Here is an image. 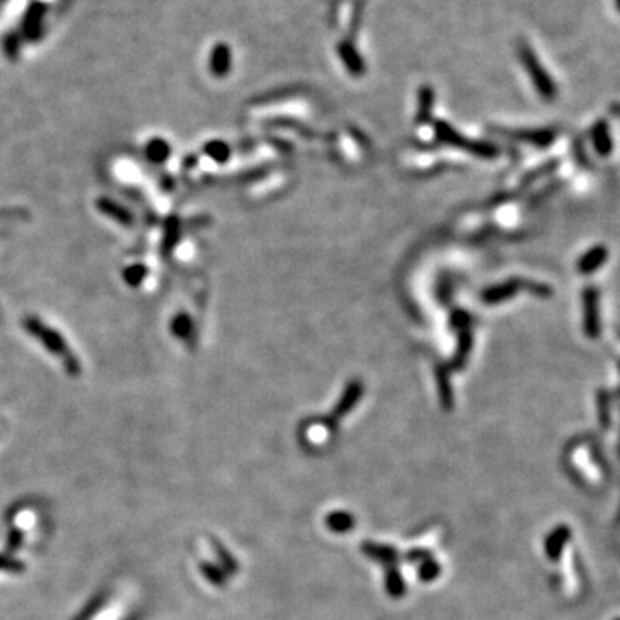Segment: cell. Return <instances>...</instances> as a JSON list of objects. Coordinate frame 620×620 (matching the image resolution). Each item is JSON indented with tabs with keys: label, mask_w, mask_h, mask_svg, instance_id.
<instances>
[{
	"label": "cell",
	"mask_w": 620,
	"mask_h": 620,
	"mask_svg": "<svg viewBox=\"0 0 620 620\" xmlns=\"http://www.w3.org/2000/svg\"><path fill=\"white\" fill-rule=\"evenodd\" d=\"M517 55L519 61L522 62L527 74H529L534 88H536L538 94L541 95V99L547 100V102H553V100L556 99V94H558L555 81H553V78L547 73V69H545V66L541 64V61L538 59V55L534 54L533 48L529 47V43L519 42Z\"/></svg>",
	"instance_id": "2"
},
{
	"label": "cell",
	"mask_w": 620,
	"mask_h": 620,
	"mask_svg": "<svg viewBox=\"0 0 620 620\" xmlns=\"http://www.w3.org/2000/svg\"><path fill=\"white\" fill-rule=\"evenodd\" d=\"M598 412H600L601 426L610 424V396L608 393H598Z\"/></svg>",
	"instance_id": "19"
},
{
	"label": "cell",
	"mask_w": 620,
	"mask_h": 620,
	"mask_svg": "<svg viewBox=\"0 0 620 620\" xmlns=\"http://www.w3.org/2000/svg\"><path fill=\"white\" fill-rule=\"evenodd\" d=\"M0 570H7V572H23L24 563L16 558H10L9 555H0Z\"/></svg>",
	"instance_id": "21"
},
{
	"label": "cell",
	"mask_w": 620,
	"mask_h": 620,
	"mask_svg": "<svg viewBox=\"0 0 620 620\" xmlns=\"http://www.w3.org/2000/svg\"><path fill=\"white\" fill-rule=\"evenodd\" d=\"M591 142L600 157H610L612 152H614V140H612L610 126H608L607 121L600 120L593 124Z\"/></svg>",
	"instance_id": "8"
},
{
	"label": "cell",
	"mask_w": 620,
	"mask_h": 620,
	"mask_svg": "<svg viewBox=\"0 0 620 620\" xmlns=\"http://www.w3.org/2000/svg\"><path fill=\"white\" fill-rule=\"evenodd\" d=\"M203 152H206V155H209V157L215 162H226L229 159V154H231V148L228 147V143L219 142V140H212V142L206 143Z\"/></svg>",
	"instance_id": "18"
},
{
	"label": "cell",
	"mask_w": 620,
	"mask_h": 620,
	"mask_svg": "<svg viewBox=\"0 0 620 620\" xmlns=\"http://www.w3.org/2000/svg\"><path fill=\"white\" fill-rule=\"evenodd\" d=\"M21 543H23V534H21V531L17 529L10 531L9 538H7V551L14 553L21 547Z\"/></svg>",
	"instance_id": "22"
},
{
	"label": "cell",
	"mask_w": 620,
	"mask_h": 620,
	"mask_svg": "<svg viewBox=\"0 0 620 620\" xmlns=\"http://www.w3.org/2000/svg\"><path fill=\"white\" fill-rule=\"evenodd\" d=\"M582 329L589 340H598L601 334L600 291L596 287H586L582 291Z\"/></svg>",
	"instance_id": "5"
},
{
	"label": "cell",
	"mask_w": 620,
	"mask_h": 620,
	"mask_svg": "<svg viewBox=\"0 0 620 620\" xmlns=\"http://www.w3.org/2000/svg\"><path fill=\"white\" fill-rule=\"evenodd\" d=\"M181 238V226L176 217H169L164 224V238H162V252L169 255Z\"/></svg>",
	"instance_id": "15"
},
{
	"label": "cell",
	"mask_w": 620,
	"mask_h": 620,
	"mask_svg": "<svg viewBox=\"0 0 620 620\" xmlns=\"http://www.w3.org/2000/svg\"><path fill=\"white\" fill-rule=\"evenodd\" d=\"M608 261V248L603 245H596V247L589 248L577 262V271L581 274H591L596 273L605 262Z\"/></svg>",
	"instance_id": "9"
},
{
	"label": "cell",
	"mask_w": 620,
	"mask_h": 620,
	"mask_svg": "<svg viewBox=\"0 0 620 620\" xmlns=\"http://www.w3.org/2000/svg\"><path fill=\"white\" fill-rule=\"evenodd\" d=\"M145 154H147L148 161L154 162V164H164L171 155V147L164 138H159L157 136V138H152L147 143Z\"/></svg>",
	"instance_id": "14"
},
{
	"label": "cell",
	"mask_w": 620,
	"mask_h": 620,
	"mask_svg": "<svg viewBox=\"0 0 620 620\" xmlns=\"http://www.w3.org/2000/svg\"><path fill=\"white\" fill-rule=\"evenodd\" d=\"M103 603H106V596L95 598V600L92 601V603L88 605V607L85 608V610L81 612L80 615H78L76 620H92V619H94V615L99 614L100 608L103 607Z\"/></svg>",
	"instance_id": "20"
},
{
	"label": "cell",
	"mask_w": 620,
	"mask_h": 620,
	"mask_svg": "<svg viewBox=\"0 0 620 620\" xmlns=\"http://www.w3.org/2000/svg\"><path fill=\"white\" fill-rule=\"evenodd\" d=\"M615 2V7H617V10L620 13V0H614Z\"/></svg>",
	"instance_id": "23"
},
{
	"label": "cell",
	"mask_w": 620,
	"mask_h": 620,
	"mask_svg": "<svg viewBox=\"0 0 620 620\" xmlns=\"http://www.w3.org/2000/svg\"><path fill=\"white\" fill-rule=\"evenodd\" d=\"M193 331H195V322H193L190 314H187V312H180V314L174 315V319L171 321V333H173L178 340H190Z\"/></svg>",
	"instance_id": "13"
},
{
	"label": "cell",
	"mask_w": 620,
	"mask_h": 620,
	"mask_svg": "<svg viewBox=\"0 0 620 620\" xmlns=\"http://www.w3.org/2000/svg\"><path fill=\"white\" fill-rule=\"evenodd\" d=\"M434 131H436L438 140H441L443 143L448 145H454L456 148H463V150H469L470 154H476L479 157H496L500 154L498 148L491 143H486V142H474V140L466 138V136L459 135L454 128H452L448 122L445 121H438L434 124Z\"/></svg>",
	"instance_id": "4"
},
{
	"label": "cell",
	"mask_w": 620,
	"mask_h": 620,
	"mask_svg": "<svg viewBox=\"0 0 620 620\" xmlns=\"http://www.w3.org/2000/svg\"><path fill=\"white\" fill-rule=\"evenodd\" d=\"M470 347H473V338H470V329L462 328L460 329V338H459V350H456L454 357V366L459 367L466 362V359L469 357Z\"/></svg>",
	"instance_id": "16"
},
{
	"label": "cell",
	"mask_w": 620,
	"mask_h": 620,
	"mask_svg": "<svg viewBox=\"0 0 620 620\" xmlns=\"http://www.w3.org/2000/svg\"><path fill=\"white\" fill-rule=\"evenodd\" d=\"M433 103H434L433 88L422 87L421 90H419V107H417V116H415L417 124H424V122L431 121V116H433Z\"/></svg>",
	"instance_id": "12"
},
{
	"label": "cell",
	"mask_w": 620,
	"mask_h": 620,
	"mask_svg": "<svg viewBox=\"0 0 620 620\" xmlns=\"http://www.w3.org/2000/svg\"><path fill=\"white\" fill-rule=\"evenodd\" d=\"M23 328L24 331L33 336L35 340H38L43 345L47 352H50L52 355L61 359L62 366H64L66 373L69 376L78 377L81 374V363L78 360L76 355L73 354V350L69 348V345L66 343L64 336L57 331V329L50 328L45 322L40 321L36 315H26L23 319Z\"/></svg>",
	"instance_id": "1"
},
{
	"label": "cell",
	"mask_w": 620,
	"mask_h": 620,
	"mask_svg": "<svg viewBox=\"0 0 620 620\" xmlns=\"http://www.w3.org/2000/svg\"><path fill=\"white\" fill-rule=\"evenodd\" d=\"M495 131L501 133V135L508 136V138L519 140V142H526L534 145V147L545 148L548 145L555 142L556 131L551 128H540V129H495Z\"/></svg>",
	"instance_id": "6"
},
{
	"label": "cell",
	"mask_w": 620,
	"mask_h": 620,
	"mask_svg": "<svg viewBox=\"0 0 620 620\" xmlns=\"http://www.w3.org/2000/svg\"><path fill=\"white\" fill-rule=\"evenodd\" d=\"M231 69V50L224 43H219L214 47L212 55H210V73L214 76L222 78Z\"/></svg>",
	"instance_id": "10"
},
{
	"label": "cell",
	"mask_w": 620,
	"mask_h": 620,
	"mask_svg": "<svg viewBox=\"0 0 620 620\" xmlns=\"http://www.w3.org/2000/svg\"><path fill=\"white\" fill-rule=\"evenodd\" d=\"M338 52H340L341 61L345 62L348 71L354 74V76H362L363 71H366V66H363L362 57H360L359 52L355 50V47L352 45V43L343 42L340 47H338Z\"/></svg>",
	"instance_id": "11"
},
{
	"label": "cell",
	"mask_w": 620,
	"mask_h": 620,
	"mask_svg": "<svg viewBox=\"0 0 620 620\" xmlns=\"http://www.w3.org/2000/svg\"><path fill=\"white\" fill-rule=\"evenodd\" d=\"M95 206H96V209H99L100 214H103L106 217L113 219V221H116L117 224L126 226V228H129V226L135 224V217H133V214L129 212L126 207H122L121 203H117L116 200L100 196V199L95 202Z\"/></svg>",
	"instance_id": "7"
},
{
	"label": "cell",
	"mask_w": 620,
	"mask_h": 620,
	"mask_svg": "<svg viewBox=\"0 0 620 620\" xmlns=\"http://www.w3.org/2000/svg\"><path fill=\"white\" fill-rule=\"evenodd\" d=\"M522 289L534 293L538 296H549L551 295V289L547 284L541 283H533V281L521 280V277H512V280L503 281V283L495 284V287H489L484 293L481 295V298L484 300L488 305H496V303L505 302V300L512 298V296L517 295Z\"/></svg>",
	"instance_id": "3"
},
{
	"label": "cell",
	"mask_w": 620,
	"mask_h": 620,
	"mask_svg": "<svg viewBox=\"0 0 620 620\" xmlns=\"http://www.w3.org/2000/svg\"><path fill=\"white\" fill-rule=\"evenodd\" d=\"M147 274H148L147 266H143V264H131V266H128L124 271H122V280H124L129 287L135 288L143 283Z\"/></svg>",
	"instance_id": "17"
}]
</instances>
